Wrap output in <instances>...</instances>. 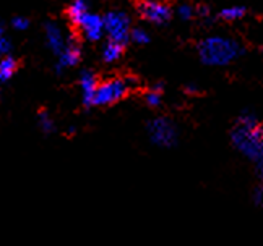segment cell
Returning a JSON list of instances; mask_svg holds the SVG:
<instances>
[{
  "label": "cell",
  "mask_w": 263,
  "mask_h": 246,
  "mask_svg": "<svg viewBox=\"0 0 263 246\" xmlns=\"http://www.w3.org/2000/svg\"><path fill=\"white\" fill-rule=\"evenodd\" d=\"M234 148L252 162L263 160V125L254 115H240L231 131Z\"/></svg>",
  "instance_id": "obj_1"
},
{
  "label": "cell",
  "mask_w": 263,
  "mask_h": 246,
  "mask_svg": "<svg viewBox=\"0 0 263 246\" xmlns=\"http://www.w3.org/2000/svg\"><path fill=\"white\" fill-rule=\"evenodd\" d=\"M239 54V44L226 37H206L198 44V55L206 65H228Z\"/></svg>",
  "instance_id": "obj_2"
},
{
  "label": "cell",
  "mask_w": 263,
  "mask_h": 246,
  "mask_svg": "<svg viewBox=\"0 0 263 246\" xmlns=\"http://www.w3.org/2000/svg\"><path fill=\"white\" fill-rule=\"evenodd\" d=\"M130 92L128 81L124 78H110L99 83L93 97V106H112L122 100Z\"/></svg>",
  "instance_id": "obj_3"
},
{
  "label": "cell",
  "mask_w": 263,
  "mask_h": 246,
  "mask_svg": "<svg viewBox=\"0 0 263 246\" xmlns=\"http://www.w3.org/2000/svg\"><path fill=\"white\" fill-rule=\"evenodd\" d=\"M146 133L149 141L159 148H173L177 142V128L171 120L164 117H156L148 121Z\"/></svg>",
  "instance_id": "obj_4"
},
{
  "label": "cell",
  "mask_w": 263,
  "mask_h": 246,
  "mask_svg": "<svg viewBox=\"0 0 263 246\" xmlns=\"http://www.w3.org/2000/svg\"><path fill=\"white\" fill-rule=\"evenodd\" d=\"M104 33L109 36V40L125 44L130 36V18L122 10H112L103 18Z\"/></svg>",
  "instance_id": "obj_5"
},
{
  "label": "cell",
  "mask_w": 263,
  "mask_h": 246,
  "mask_svg": "<svg viewBox=\"0 0 263 246\" xmlns=\"http://www.w3.org/2000/svg\"><path fill=\"white\" fill-rule=\"evenodd\" d=\"M137 8L140 16L153 25H164L173 16L171 7L161 0H141Z\"/></svg>",
  "instance_id": "obj_6"
},
{
  "label": "cell",
  "mask_w": 263,
  "mask_h": 246,
  "mask_svg": "<svg viewBox=\"0 0 263 246\" xmlns=\"http://www.w3.org/2000/svg\"><path fill=\"white\" fill-rule=\"evenodd\" d=\"M80 29V33L85 36V39L91 40V43H96L104 34V25H103V18L96 13H85L78 22L73 25Z\"/></svg>",
  "instance_id": "obj_7"
},
{
  "label": "cell",
  "mask_w": 263,
  "mask_h": 246,
  "mask_svg": "<svg viewBox=\"0 0 263 246\" xmlns=\"http://www.w3.org/2000/svg\"><path fill=\"white\" fill-rule=\"evenodd\" d=\"M44 37H46V46L54 55H60L62 50L67 47L68 40L65 39L62 29L55 23H47L44 28Z\"/></svg>",
  "instance_id": "obj_8"
},
{
  "label": "cell",
  "mask_w": 263,
  "mask_h": 246,
  "mask_svg": "<svg viewBox=\"0 0 263 246\" xmlns=\"http://www.w3.org/2000/svg\"><path fill=\"white\" fill-rule=\"evenodd\" d=\"M80 58H82V49L73 40H68L67 47L62 50V54L57 55V64H55V71L57 73H64L65 70L75 67Z\"/></svg>",
  "instance_id": "obj_9"
},
{
  "label": "cell",
  "mask_w": 263,
  "mask_h": 246,
  "mask_svg": "<svg viewBox=\"0 0 263 246\" xmlns=\"http://www.w3.org/2000/svg\"><path fill=\"white\" fill-rule=\"evenodd\" d=\"M96 88H98L96 76L91 73V71H88V70L82 71V75H80V89H82L83 104L86 107L93 106V97H95Z\"/></svg>",
  "instance_id": "obj_10"
},
{
  "label": "cell",
  "mask_w": 263,
  "mask_h": 246,
  "mask_svg": "<svg viewBox=\"0 0 263 246\" xmlns=\"http://www.w3.org/2000/svg\"><path fill=\"white\" fill-rule=\"evenodd\" d=\"M124 54V44L114 43V40H107L106 46L103 47V60L106 64H114Z\"/></svg>",
  "instance_id": "obj_11"
},
{
  "label": "cell",
  "mask_w": 263,
  "mask_h": 246,
  "mask_svg": "<svg viewBox=\"0 0 263 246\" xmlns=\"http://www.w3.org/2000/svg\"><path fill=\"white\" fill-rule=\"evenodd\" d=\"M18 61L13 57H4L0 58V83H7L8 79H12L16 73Z\"/></svg>",
  "instance_id": "obj_12"
},
{
  "label": "cell",
  "mask_w": 263,
  "mask_h": 246,
  "mask_svg": "<svg viewBox=\"0 0 263 246\" xmlns=\"http://www.w3.org/2000/svg\"><path fill=\"white\" fill-rule=\"evenodd\" d=\"M88 12H89V7H88L86 0H73V2L70 4V7H68L67 15H68L70 23L75 25L78 19L82 18L85 13H88Z\"/></svg>",
  "instance_id": "obj_13"
},
{
  "label": "cell",
  "mask_w": 263,
  "mask_h": 246,
  "mask_svg": "<svg viewBox=\"0 0 263 246\" xmlns=\"http://www.w3.org/2000/svg\"><path fill=\"white\" fill-rule=\"evenodd\" d=\"M37 125L43 133H46V135L54 133V130H55V123H54L52 117L49 115V112H46V110H41L37 114Z\"/></svg>",
  "instance_id": "obj_14"
},
{
  "label": "cell",
  "mask_w": 263,
  "mask_h": 246,
  "mask_svg": "<svg viewBox=\"0 0 263 246\" xmlns=\"http://www.w3.org/2000/svg\"><path fill=\"white\" fill-rule=\"evenodd\" d=\"M247 10L244 7H231V8H224L222 12L219 13V18L224 19V22H236V19L246 16Z\"/></svg>",
  "instance_id": "obj_15"
},
{
  "label": "cell",
  "mask_w": 263,
  "mask_h": 246,
  "mask_svg": "<svg viewBox=\"0 0 263 246\" xmlns=\"http://www.w3.org/2000/svg\"><path fill=\"white\" fill-rule=\"evenodd\" d=\"M163 100V86L158 85L153 89H149L145 94V102L149 107H158Z\"/></svg>",
  "instance_id": "obj_16"
},
{
  "label": "cell",
  "mask_w": 263,
  "mask_h": 246,
  "mask_svg": "<svg viewBox=\"0 0 263 246\" xmlns=\"http://www.w3.org/2000/svg\"><path fill=\"white\" fill-rule=\"evenodd\" d=\"M128 39L132 40V43H135V44L141 46V44H148V43H149V34L146 33L145 29L135 28V29H130V36H128Z\"/></svg>",
  "instance_id": "obj_17"
},
{
  "label": "cell",
  "mask_w": 263,
  "mask_h": 246,
  "mask_svg": "<svg viewBox=\"0 0 263 246\" xmlns=\"http://www.w3.org/2000/svg\"><path fill=\"white\" fill-rule=\"evenodd\" d=\"M179 15H180L182 19H190V18H194L195 10H194V7H190L189 4H184V5H180V8H179Z\"/></svg>",
  "instance_id": "obj_18"
},
{
  "label": "cell",
  "mask_w": 263,
  "mask_h": 246,
  "mask_svg": "<svg viewBox=\"0 0 263 246\" xmlns=\"http://www.w3.org/2000/svg\"><path fill=\"white\" fill-rule=\"evenodd\" d=\"M252 198H254V202L257 204V206L263 209V183H260L258 187H255Z\"/></svg>",
  "instance_id": "obj_19"
},
{
  "label": "cell",
  "mask_w": 263,
  "mask_h": 246,
  "mask_svg": "<svg viewBox=\"0 0 263 246\" xmlns=\"http://www.w3.org/2000/svg\"><path fill=\"white\" fill-rule=\"evenodd\" d=\"M12 26L16 29V31H25L28 26H29V22L25 18V16H15L13 22H12Z\"/></svg>",
  "instance_id": "obj_20"
},
{
  "label": "cell",
  "mask_w": 263,
  "mask_h": 246,
  "mask_svg": "<svg viewBox=\"0 0 263 246\" xmlns=\"http://www.w3.org/2000/svg\"><path fill=\"white\" fill-rule=\"evenodd\" d=\"M10 50H12V44H10V40L4 34H0V54H8Z\"/></svg>",
  "instance_id": "obj_21"
},
{
  "label": "cell",
  "mask_w": 263,
  "mask_h": 246,
  "mask_svg": "<svg viewBox=\"0 0 263 246\" xmlns=\"http://www.w3.org/2000/svg\"><path fill=\"white\" fill-rule=\"evenodd\" d=\"M257 175L263 180V160L257 163Z\"/></svg>",
  "instance_id": "obj_22"
},
{
  "label": "cell",
  "mask_w": 263,
  "mask_h": 246,
  "mask_svg": "<svg viewBox=\"0 0 263 246\" xmlns=\"http://www.w3.org/2000/svg\"><path fill=\"white\" fill-rule=\"evenodd\" d=\"M185 91L189 92V94H192V92H197V88H195V86H187Z\"/></svg>",
  "instance_id": "obj_23"
},
{
  "label": "cell",
  "mask_w": 263,
  "mask_h": 246,
  "mask_svg": "<svg viewBox=\"0 0 263 246\" xmlns=\"http://www.w3.org/2000/svg\"><path fill=\"white\" fill-rule=\"evenodd\" d=\"M0 34H4V29H2V25H0Z\"/></svg>",
  "instance_id": "obj_24"
}]
</instances>
